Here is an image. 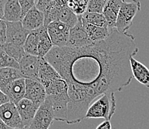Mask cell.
I'll list each match as a JSON object with an SVG mask.
<instances>
[{
    "label": "cell",
    "instance_id": "cell-1",
    "mask_svg": "<svg viewBox=\"0 0 149 129\" xmlns=\"http://www.w3.org/2000/svg\"><path fill=\"white\" fill-rule=\"evenodd\" d=\"M139 51L135 38L116 28L105 40L80 48L54 47L45 59L66 81L69 89L93 103L106 93L121 91L132 81L130 58Z\"/></svg>",
    "mask_w": 149,
    "mask_h": 129
},
{
    "label": "cell",
    "instance_id": "cell-2",
    "mask_svg": "<svg viewBox=\"0 0 149 129\" xmlns=\"http://www.w3.org/2000/svg\"><path fill=\"white\" fill-rule=\"evenodd\" d=\"M114 93H106L99 96L89 107L85 119H104L110 121L116 111Z\"/></svg>",
    "mask_w": 149,
    "mask_h": 129
},
{
    "label": "cell",
    "instance_id": "cell-3",
    "mask_svg": "<svg viewBox=\"0 0 149 129\" xmlns=\"http://www.w3.org/2000/svg\"><path fill=\"white\" fill-rule=\"evenodd\" d=\"M140 9L141 3L139 0L123 2L117 17L115 28L122 33H127V31L132 25L133 20Z\"/></svg>",
    "mask_w": 149,
    "mask_h": 129
},
{
    "label": "cell",
    "instance_id": "cell-4",
    "mask_svg": "<svg viewBox=\"0 0 149 129\" xmlns=\"http://www.w3.org/2000/svg\"><path fill=\"white\" fill-rule=\"evenodd\" d=\"M54 120L52 102L47 96L45 101L38 109L29 128L31 129H49Z\"/></svg>",
    "mask_w": 149,
    "mask_h": 129
},
{
    "label": "cell",
    "instance_id": "cell-5",
    "mask_svg": "<svg viewBox=\"0 0 149 129\" xmlns=\"http://www.w3.org/2000/svg\"><path fill=\"white\" fill-rule=\"evenodd\" d=\"M92 43H93L89 39L84 25L82 16H79L77 23L70 30V36L67 47L71 48H80L90 45Z\"/></svg>",
    "mask_w": 149,
    "mask_h": 129
},
{
    "label": "cell",
    "instance_id": "cell-6",
    "mask_svg": "<svg viewBox=\"0 0 149 129\" xmlns=\"http://www.w3.org/2000/svg\"><path fill=\"white\" fill-rule=\"evenodd\" d=\"M47 30L54 47L67 46L70 36V27L62 22L55 21L48 25Z\"/></svg>",
    "mask_w": 149,
    "mask_h": 129
},
{
    "label": "cell",
    "instance_id": "cell-7",
    "mask_svg": "<svg viewBox=\"0 0 149 129\" xmlns=\"http://www.w3.org/2000/svg\"><path fill=\"white\" fill-rule=\"evenodd\" d=\"M0 118L10 128H24L17 105L11 102L0 107Z\"/></svg>",
    "mask_w": 149,
    "mask_h": 129
},
{
    "label": "cell",
    "instance_id": "cell-8",
    "mask_svg": "<svg viewBox=\"0 0 149 129\" xmlns=\"http://www.w3.org/2000/svg\"><path fill=\"white\" fill-rule=\"evenodd\" d=\"M47 96L52 102L55 121L66 123L68 119V105L70 100L68 91Z\"/></svg>",
    "mask_w": 149,
    "mask_h": 129
},
{
    "label": "cell",
    "instance_id": "cell-9",
    "mask_svg": "<svg viewBox=\"0 0 149 129\" xmlns=\"http://www.w3.org/2000/svg\"><path fill=\"white\" fill-rule=\"evenodd\" d=\"M25 98L40 106L47 98L45 88L40 81L25 79Z\"/></svg>",
    "mask_w": 149,
    "mask_h": 129
},
{
    "label": "cell",
    "instance_id": "cell-10",
    "mask_svg": "<svg viewBox=\"0 0 149 129\" xmlns=\"http://www.w3.org/2000/svg\"><path fill=\"white\" fill-rule=\"evenodd\" d=\"M7 43H11L23 47L30 31L25 29L22 22H6Z\"/></svg>",
    "mask_w": 149,
    "mask_h": 129
},
{
    "label": "cell",
    "instance_id": "cell-11",
    "mask_svg": "<svg viewBox=\"0 0 149 129\" xmlns=\"http://www.w3.org/2000/svg\"><path fill=\"white\" fill-rule=\"evenodd\" d=\"M40 56L25 54L19 63V70L25 79L39 81Z\"/></svg>",
    "mask_w": 149,
    "mask_h": 129
},
{
    "label": "cell",
    "instance_id": "cell-12",
    "mask_svg": "<svg viewBox=\"0 0 149 129\" xmlns=\"http://www.w3.org/2000/svg\"><path fill=\"white\" fill-rule=\"evenodd\" d=\"M0 90H2L8 96L11 103L17 105L22 100L25 98V79L22 78L15 80Z\"/></svg>",
    "mask_w": 149,
    "mask_h": 129
},
{
    "label": "cell",
    "instance_id": "cell-13",
    "mask_svg": "<svg viewBox=\"0 0 149 129\" xmlns=\"http://www.w3.org/2000/svg\"><path fill=\"white\" fill-rule=\"evenodd\" d=\"M24 128H29L40 106L30 100L24 98L17 105Z\"/></svg>",
    "mask_w": 149,
    "mask_h": 129
},
{
    "label": "cell",
    "instance_id": "cell-14",
    "mask_svg": "<svg viewBox=\"0 0 149 129\" xmlns=\"http://www.w3.org/2000/svg\"><path fill=\"white\" fill-rule=\"evenodd\" d=\"M58 79H62L57 70L45 59L40 57V69H39V81L47 88L50 84Z\"/></svg>",
    "mask_w": 149,
    "mask_h": 129
},
{
    "label": "cell",
    "instance_id": "cell-15",
    "mask_svg": "<svg viewBox=\"0 0 149 129\" xmlns=\"http://www.w3.org/2000/svg\"><path fill=\"white\" fill-rule=\"evenodd\" d=\"M23 27L30 32L44 27L45 15L36 6L31 9L22 20Z\"/></svg>",
    "mask_w": 149,
    "mask_h": 129
},
{
    "label": "cell",
    "instance_id": "cell-16",
    "mask_svg": "<svg viewBox=\"0 0 149 129\" xmlns=\"http://www.w3.org/2000/svg\"><path fill=\"white\" fill-rule=\"evenodd\" d=\"M124 2H125V0H109L105 5L102 14L105 17L110 29H114L116 27L117 17Z\"/></svg>",
    "mask_w": 149,
    "mask_h": 129
},
{
    "label": "cell",
    "instance_id": "cell-17",
    "mask_svg": "<svg viewBox=\"0 0 149 129\" xmlns=\"http://www.w3.org/2000/svg\"><path fill=\"white\" fill-rule=\"evenodd\" d=\"M3 20L6 22H22L23 15L19 0H7L4 9Z\"/></svg>",
    "mask_w": 149,
    "mask_h": 129
},
{
    "label": "cell",
    "instance_id": "cell-18",
    "mask_svg": "<svg viewBox=\"0 0 149 129\" xmlns=\"http://www.w3.org/2000/svg\"><path fill=\"white\" fill-rule=\"evenodd\" d=\"M130 63L133 77L139 83L149 88V69L142 62L134 59V56L130 58Z\"/></svg>",
    "mask_w": 149,
    "mask_h": 129
},
{
    "label": "cell",
    "instance_id": "cell-19",
    "mask_svg": "<svg viewBox=\"0 0 149 129\" xmlns=\"http://www.w3.org/2000/svg\"><path fill=\"white\" fill-rule=\"evenodd\" d=\"M83 22L89 39L92 43H97V42L105 40L110 36L112 30H113L110 29L108 27L104 28V27H98L91 25L89 23L86 22L84 20Z\"/></svg>",
    "mask_w": 149,
    "mask_h": 129
},
{
    "label": "cell",
    "instance_id": "cell-20",
    "mask_svg": "<svg viewBox=\"0 0 149 129\" xmlns=\"http://www.w3.org/2000/svg\"><path fill=\"white\" fill-rule=\"evenodd\" d=\"M39 31H40V39H39V46H38L39 56L45 57V56L51 51L54 46L48 34L47 28L42 27L40 28Z\"/></svg>",
    "mask_w": 149,
    "mask_h": 129
},
{
    "label": "cell",
    "instance_id": "cell-21",
    "mask_svg": "<svg viewBox=\"0 0 149 129\" xmlns=\"http://www.w3.org/2000/svg\"><path fill=\"white\" fill-rule=\"evenodd\" d=\"M24 78L19 69L12 68H0V89L9 85L15 80Z\"/></svg>",
    "mask_w": 149,
    "mask_h": 129
},
{
    "label": "cell",
    "instance_id": "cell-22",
    "mask_svg": "<svg viewBox=\"0 0 149 129\" xmlns=\"http://www.w3.org/2000/svg\"><path fill=\"white\" fill-rule=\"evenodd\" d=\"M39 39H40L39 29L30 32L23 46L26 54L39 56V53H38Z\"/></svg>",
    "mask_w": 149,
    "mask_h": 129
},
{
    "label": "cell",
    "instance_id": "cell-23",
    "mask_svg": "<svg viewBox=\"0 0 149 129\" xmlns=\"http://www.w3.org/2000/svg\"><path fill=\"white\" fill-rule=\"evenodd\" d=\"M78 19H79V17L70 10L68 5L64 7H59L58 21L65 23L70 28H72L77 23Z\"/></svg>",
    "mask_w": 149,
    "mask_h": 129
},
{
    "label": "cell",
    "instance_id": "cell-24",
    "mask_svg": "<svg viewBox=\"0 0 149 129\" xmlns=\"http://www.w3.org/2000/svg\"><path fill=\"white\" fill-rule=\"evenodd\" d=\"M82 17L86 22L89 23L91 25L98 27H104V28L108 27V24H107L105 17H104V15L102 13L85 12L82 15Z\"/></svg>",
    "mask_w": 149,
    "mask_h": 129
},
{
    "label": "cell",
    "instance_id": "cell-25",
    "mask_svg": "<svg viewBox=\"0 0 149 129\" xmlns=\"http://www.w3.org/2000/svg\"><path fill=\"white\" fill-rule=\"evenodd\" d=\"M2 49L8 54L10 56L17 60V62H19L21 59L24 57V56L26 54L24 47L22 46L16 45L11 44V43H5L2 46Z\"/></svg>",
    "mask_w": 149,
    "mask_h": 129
},
{
    "label": "cell",
    "instance_id": "cell-26",
    "mask_svg": "<svg viewBox=\"0 0 149 129\" xmlns=\"http://www.w3.org/2000/svg\"><path fill=\"white\" fill-rule=\"evenodd\" d=\"M12 68L19 69V63L13 58L7 54V53L0 47V68Z\"/></svg>",
    "mask_w": 149,
    "mask_h": 129
},
{
    "label": "cell",
    "instance_id": "cell-27",
    "mask_svg": "<svg viewBox=\"0 0 149 129\" xmlns=\"http://www.w3.org/2000/svg\"><path fill=\"white\" fill-rule=\"evenodd\" d=\"M108 1L109 0H89L86 12L102 13L104 8Z\"/></svg>",
    "mask_w": 149,
    "mask_h": 129
},
{
    "label": "cell",
    "instance_id": "cell-28",
    "mask_svg": "<svg viewBox=\"0 0 149 129\" xmlns=\"http://www.w3.org/2000/svg\"><path fill=\"white\" fill-rule=\"evenodd\" d=\"M19 2L22 10L23 18L31 9L36 6V0H19Z\"/></svg>",
    "mask_w": 149,
    "mask_h": 129
},
{
    "label": "cell",
    "instance_id": "cell-29",
    "mask_svg": "<svg viewBox=\"0 0 149 129\" xmlns=\"http://www.w3.org/2000/svg\"><path fill=\"white\" fill-rule=\"evenodd\" d=\"M7 42V22L0 20V47H2Z\"/></svg>",
    "mask_w": 149,
    "mask_h": 129
},
{
    "label": "cell",
    "instance_id": "cell-30",
    "mask_svg": "<svg viewBox=\"0 0 149 129\" xmlns=\"http://www.w3.org/2000/svg\"><path fill=\"white\" fill-rule=\"evenodd\" d=\"M56 0H37L36 7L40 11L44 13L47 9L55 3Z\"/></svg>",
    "mask_w": 149,
    "mask_h": 129
},
{
    "label": "cell",
    "instance_id": "cell-31",
    "mask_svg": "<svg viewBox=\"0 0 149 129\" xmlns=\"http://www.w3.org/2000/svg\"><path fill=\"white\" fill-rule=\"evenodd\" d=\"M10 99L2 90H0V107L2 106L3 105L6 104V103H9Z\"/></svg>",
    "mask_w": 149,
    "mask_h": 129
},
{
    "label": "cell",
    "instance_id": "cell-32",
    "mask_svg": "<svg viewBox=\"0 0 149 129\" xmlns=\"http://www.w3.org/2000/svg\"><path fill=\"white\" fill-rule=\"evenodd\" d=\"M96 129H112L111 123L108 120H105L102 123H100Z\"/></svg>",
    "mask_w": 149,
    "mask_h": 129
},
{
    "label": "cell",
    "instance_id": "cell-33",
    "mask_svg": "<svg viewBox=\"0 0 149 129\" xmlns=\"http://www.w3.org/2000/svg\"><path fill=\"white\" fill-rule=\"evenodd\" d=\"M7 0H0V20H3L4 9Z\"/></svg>",
    "mask_w": 149,
    "mask_h": 129
},
{
    "label": "cell",
    "instance_id": "cell-34",
    "mask_svg": "<svg viewBox=\"0 0 149 129\" xmlns=\"http://www.w3.org/2000/svg\"><path fill=\"white\" fill-rule=\"evenodd\" d=\"M0 129H10V128L7 126L1 118H0Z\"/></svg>",
    "mask_w": 149,
    "mask_h": 129
},
{
    "label": "cell",
    "instance_id": "cell-35",
    "mask_svg": "<svg viewBox=\"0 0 149 129\" xmlns=\"http://www.w3.org/2000/svg\"><path fill=\"white\" fill-rule=\"evenodd\" d=\"M74 1H75V2H80V3L85 4V5H88L89 0H74Z\"/></svg>",
    "mask_w": 149,
    "mask_h": 129
},
{
    "label": "cell",
    "instance_id": "cell-36",
    "mask_svg": "<svg viewBox=\"0 0 149 129\" xmlns=\"http://www.w3.org/2000/svg\"><path fill=\"white\" fill-rule=\"evenodd\" d=\"M22 129H31V128H24Z\"/></svg>",
    "mask_w": 149,
    "mask_h": 129
},
{
    "label": "cell",
    "instance_id": "cell-37",
    "mask_svg": "<svg viewBox=\"0 0 149 129\" xmlns=\"http://www.w3.org/2000/svg\"><path fill=\"white\" fill-rule=\"evenodd\" d=\"M10 129H17V128H10Z\"/></svg>",
    "mask_w": 149,
    "mask_h": 129
}]
</instances>
